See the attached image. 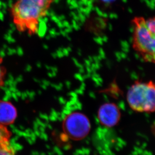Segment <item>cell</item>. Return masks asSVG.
<instances>
[{
  "label": "cell",
  "instance_id": "1",
  "mask_svg": "<svg viewBox=\"0 0 155 155\" xmlns=\"http://www.w3.org/2000/svg\"><path fill=\"white\" fill-rule=\"evenodd\" d=\"M56 0H16L9 9L16 29L29 36L37 34L41 20Z\"/></svg>",
  "mask_w": 155,
  "mask_h": 155
},
{
  "label": "cell",
  "instance_id": "2",
  "mask_svg": "<svg viewBox=\"0 0 155 155\" xmlns=\"http://www.w3.org/2000/svg\"><path fill=\"white\" fill-rule=\"evenodd\" d=\"M131 25L132 48L143 62L155 64V16L134 17Z\"/></svg>",
  "mask_w": 155,
  "mask_h": 155
},
{
  "label": "cell",
  "instance_id": "3",
  "mask_svg": "<svg viewBox=\"0 0 155 155\" xmlns=\"http://www.w3.org/2000/svg\"><path fill=\"white\" fill-rule=\"evenodd\" d=\"M126 98L129 107L138 113L155 112V82L135 81L127 90Z\"/></svg>",
  "mask_w": 155,
  "mask_h": 155
},
{
  "label": "cell",
  "instance_id": "4",
  "mask_svg": "<svg viewBox=\"0 0 155 155\" xmlns=\"http://www.w3.org/2000/svg\"><path fill=\"white\" fill-rule=\"evenodd\" d=\"M63 129L69 138L73 140H81L91 131V123L85 114L81 112H73L65 119Z\"/></svg>",
  "mask_w": 155,
  "mask_h": 155
},
{
  "label": "cell",
  "instance_id": "5",
  "mask_svg": "<svg viewBox=\"0 0 155 155\" xmlns=\"http://www.w3.org/2000/svg\"><path fill=\"white\" fill-rule=\"evenodd\" d=\"M120 110L116 104L105 103L100 107L98 111V120L105 127H112L120 120Z\"/></svg>",
  "mask_w": 155,
  "mask_h": 155
},
{
  "label": "cell",
  "instance_id": "6",
  "mask_svg": "<svg viewBox=\"0 0 155 155\" xmlns=\"http://www.w3.org/2000/svg\"><path fill=\"white\" fill-rule=\"evenodd\" d=\"M16 117V110L12 104L0 101V124L4 126L11 124Z\"/></svg>",
  "mask_w": 155,
  "mask_h": 155
},
{
  "label": "cell",
  "instance_id": "7",
  "mask_svg": "<svg viewBox=\"0 0 155 155\" xmlns=\"http://www.w3.org/2000/svg\"><path fill=\"white\" fill-rule=\"evenodd\" d=\"M4 58L0 54V88L4 85L7 74V70L4 64Z\"/></svg>",
  "mask_w": 155,
  "mask_h": 155
},
{
  "label": "cell",
  "instance_id": "8",
  "mask_svg": "<svg viewBox=\"0 0 155 155\" xmlns=\"http://www.w3.org/2000/svg\"><path fill=\"white\" fill-rule=\"evenodd\" d=\"M0 155H15L14 150L9 142L0 143Z\"/></svg>",
  "mask_w": 155,
  "mask_h": 155
},
{
  "label": "cell",
  "instance_id": "9",
  "mask_svg": "<svg viewBox=\"0 0 155 155\" xmlns=\"http://www.w3.org/2000/svg\"><path fill=\"white\" fill-rule=\"evenodd\" d=\"M11 133L6 126L0 124V143L9 142Z\"/></svg>",
  "mask_w": 155,
  "mask_h": 155
},
{
  "label": "cell",
  "instance_id": "10",
  "mask_svg": "<svg viewBox=\"0 0 155 155\" xmlns=\"http://www.w3.org/2000/svg\"><path fill=\"white\" fill-rule=\"evenodd\" d=\"M95 1L102 4L108 5L113 3L114 0H95Z\"/></svg>",
  "mask_w": 155,
  "mask_h": 155
}]
</instances>
